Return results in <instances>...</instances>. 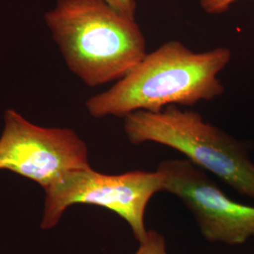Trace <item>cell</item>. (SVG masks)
<instances>
[{
  "instance_id": "cell-1",
  "label": "cell",
  "mask_w": 254,
  "mask_h": 254,
  "mask_svg": "<svg viewBox=\"0 0 254 254\" xmlns=\"http://www.w3.org/2000/svg\"><path fill=\"white\" fill-rule=\"evenodd\" d=\"M231 59L228 47L197 53L179 41L166 42L108 91L91 97L86 108L93 118H125L214 100L225 91L218 75Z\"/></svg>"
},
{
  "instance_id": "cell-2",
  "label": "cell",
  "mask_w": 254,
  "mask_h": 254,
  "mask_svg": "<svg viewBox=\"0 0 254 254\" xmlns=\"http://www.w3.org/2000/svg\"><path fill=\"white\" fill-rule=\"evenodd\" d=\"M46 22L68 68L91 88L122 79L147 54L136 19L104 0H59Z\"/></svg>"
},
{
  "instance_id": "cell-3",
  "label": "cell",
  "mask_w": 254,
  "mask_h": 254,
  "mask_svg": "<svg viewBox=\"0 0 254 254\" xmlns=\"http://www.w3.org/2000/svg\"><path fill=\"white\" fill-rule=\"evenodd\" d=\"M124 131L130 143L170 147L240 195L254 199V163L247 146L200 113L178 106L158 112L136 111L124 118Z\"/></svg>"
},
{
  "instance_id": "cell-4",
  "label": "cell",
  "mask_w": 254,
  "mask_h": 254,
  "mask_svg": "<svg viewBox=\"0 0 254 254\" xmlns=\"http://www.w3.org/2000/svg\"><path fill=\"white\" fill-rule=\"evenodd\" d=\"M164 191L163 175L158 171H132L109 175L91 167L66 174L46 189L43 230L57 226L64 212L74 204H89L108 209L127 221L136 241L146 235L145 212L150 200Z\"/></svg>"
},
{
  "instance_id": "cell-5",
  "label": "cell",
  "mask_w": 254,
  "mask_h": 254,
  "mask_svg": "<svg viewBox=\"0 0 254 254\" xmlns=\"http://www.w3.org/2000/svg\"><path fill=\"white\" fill-rule=\"evenodd\" d=\"M91 167L88 146L69 128H46L7 109L0 136V171L17 173L44 190L71 172Z\"/></svg>"
},
{
  "instance_id": "cell-6",
  "label": "cell",
  "mask_w": 254,
  "mask_h": 254,
  "mask_svg": "<svg viewBox=\"0 0 254 254\" xmlns=\"http://www.w3.org/2000/svg\"><path fill=\"white\" fill-rule=\"evenodd\" d=\"M156 171L164 191L178 197L211 243L236 246L254 237V207L232 200L200 167L186 159H168Z\"/></svg>"
},
{
  "instance_id": "cell-7",
  "label": "cell",
  "mask_w": 254,
  "mask_h": 254,
  "mask_svg": "<svg viewBox=\"0 0 254 254\" xmlns=\"http://www.w3.org/2000/svg\"><path fill=\"white\" fill-rule=\"evenodd\" d=\"M138 243L139 247L134 254H168L165 237L154 230H148L145 237Z\"/></svg>"
},
{
  "instance_id": "cell-8",
  "label": "cell",
  "mask_w": 254,
  "mask_h": 254,
  "mask_svg": "<svg viewBox=\"0 0 254 254\" xmlns=\"http://www.w3.org/2000/svg\"><path fill=\"white\" fill-rule=\"evenodd\" d=\"M111 8L128 18L136 19V3L135 0H104Z\"/></svg>"
},
{
  "instance_id": "cell-9",
  "label": "cell",
  "mask_w": 254,
  "mask_h": 254,
  "mask_svg": "<svg viewBox=\"0 0 254 254\" xmlns=\"http://www.w3.org/2000/svg\"><path fill=\"white\" fill-rule=\"evenodd\" d=\"M200 7L209 14H219L225 12L238 0H199Z\"/></svg>"
}]
</instances>
